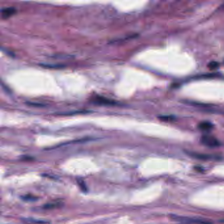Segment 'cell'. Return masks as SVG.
<instances>
[{
	"label": "cell",
	"mask_w": 224,
	"mask_h": 224,
	"mask_svg": "<svg viewBox=\"0 0 224 224\" xmlns=\"http://www.w3.org/2000/svg\"><path fill=\"white\" fill-rule=\"evenodd\" d=\"M16 12V9L13 7H7L2 9V14L3 19H7V18L13 15Z\"/></svg>",
	"instance_id": "obj_3"
},
{
	"label": "cell",
	"mask_w": 224,
	"mask_h": 224,
	"mask_svg": "<svg viewBox=\"0 0 224 224\" xmlns=\"http://www.w3.org/2000/svg\"><path fill=\"white\" fill-rule=\"evenodd\" d=\"M201 141L203 144L210 147H215L220 145L219 141L216 138L210 136H204L201 137Z\"/></svg>",
	"instance_id": "obj_1"
},
{
	"label": "cell",
	"mask_w": 224,
	"mask_h": 224,
	"mask_svg": "<svg viewBox=\"0 0 224 224\" xmlns=\"http://www.w3.org/2000/svg\"><path fill=\"white\" fill-rule=\"evenodd\" d=\"M78 184L80 185V187L82 188V189L84 191H86V186L85 185V183H83V181H80V180H78Z\"/></svg>",
	"instance_id": "obj_6"
},
{
	"label": "cell",
	"mask_w": 224,
	"mask_h": 224,
	"mask_svg": "<svg viewBox=\"0 0 224 224\" xmlns=\"http://www.w3.org/2000/svg\"><path fill=\"white\" fill-rule=\"evenodd\" d=\"M198 128L201 130L208 131L213 128V125L208 122H203L201 124H199Z\"/></svg>",
	"instance_id": "obj_4"
},
{
	"label": "cell",
	"mask_w": 224,
	"mask_h": 224,
	"mask_svg": "<svg viewBox=\"0 0 224 224\" xmlns=\"http://www.w3.org/2000/svg\"><path fill=\"white\" fill-rule=\"evenodd\" d=\"M28 104H30V105H32V106H37V107H41V106H44L43 105L41 104H38V103H33V102H27Z\"/></svg>",
	"instance_id": "obj_8"
},
{
	"label": "cell",
	"mask_w": 224,
	"mask_h": 224,
	"mask_svg": "<svg viewBox=\"0 0 224 224\" xmlns=\"http://www.w3.org/2000/svg\"><path fill=\"white\" fill-rule=\"evenodd\" d=\"M95 102H97L98 104H101V105H114L115 102L108 99L107 98H102V97H96L95 99Z\"/></svg>",
	"instance_id": "obj_2"
},
{
	"label": "cell",
	"mask_w": 224,
	"mask_h": 224,
	"mask_svg": "<svg viewBox=\"0 0 224 224\" xmlns=\"http://www.w3.org/2000/svg\"><path fill=\"white\" fill-rule=\"evenodd\" d=\"M40 65L46 68H60V67H63L64 66L63 65H50V64H41Z\"/></svg>",
	"instance_id": "obj_5"
},
{
	"label": "cell",
	"mask_w": 224,
	"mask_h": 224,
	"mask_svg": "<svg viewBox=\"0 0 224 224\" xmlns=\"http://www.w3.org/2000/svg\"><path fill=\"white\" fill-rule=\"evenodd\" d=\"M23 198H25V200H27V201H29V200H30V201H33V200L36 199V198H35L34 197L32 196V195H30V196H28V195H26L25 197H24Z\"/></svg>",
	"instance_id": "obj_7"
}]
</instances>
